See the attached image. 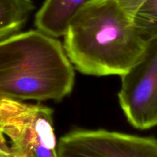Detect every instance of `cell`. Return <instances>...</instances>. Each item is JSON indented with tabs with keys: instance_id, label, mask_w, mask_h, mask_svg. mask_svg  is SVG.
I'll list each match as a JSON object with an SVG mask.
<instances>
[{
	"instance_id": "3957f363",
	"label": "cell",
	"mask_w": 157,
	"mask_h": 157,
	"mask_svg": "<svg viewBox=\"0 0 157 157\" xmlns=\"http://www.w3.org/2000/svg\"><path fill=\"white\" fill-rule=\"evenodd\" d=\"M53 110L0 100V148L11 157H58Z\"/></svg>"
},
{
	"instance_id": "52a82bcc",
	"label": "cell",
	"mask_w": 157,
	"mask_h": 157,
	"mask_svg": "<svg viewBox=\"0 0 157 157\" xmlns=\"http://www.w3.org/2000/svg\"><path fill=\"white\" fill-rule=\"evenodd\" d=\"M34 9L32 0H0V41L17 33Z\"/></svg>"
},
{
	"instance_id": "ba28073f",
	"label": "cell",
	"mask_w": 157,
	"mask_h": 157,
	"mask_svg": "<svg viewBox=\"0 0 157 157\" xmlns=\"http://www.w3.org/2000/svg\"><path fill=\"white\" fill-rule=\"evenodd\" d=\"M135 28L148 41L157 38V0H144L133 15Z\"/></svg>"
},
{
	"instance_id": "8992f818",
	"label": "cell",
	"mask_w": 157,
	"mask_h": 157,
	"mask_svg": "<svg viewBox=\"0 0 157 157\" xmlns=\"http://www.w3.org/2000/svg\"><path fill=\"white\" fill-rule=\"evenodd\" d=\"M93 0H44L35 15V26L50 36H64L72 18Z\"/></svg>"
},
{
	"instance_id": "277c9868",
	"label": "cell",
	"mask_w": 157,
	"mask_h": 157,
	"mask_svg": "<svg viewBox=\"0 0 157 157\" xmlns=\"http://www.w3.org/2000/svg\"><path fill=\"white\" fill-rule=\"evenodd\" d=\"M120 105L135 128L157 126V38L147 42L139 59L121 75Z\"/></svg>"
},
{
	"instance_id": "9c48e42d",
	"label": "cell",
	"mask_w": 157,
	"mask_h": 157,
	"mask_svg": "<svg viewBox=\"0 0 157 157\" xmlns=\"http://www.w3.org/2000/svg\"><path fill=\"white\" fill-rule=\"evenodd\" d=\"M144 1V0H118L121 6L132 16Z\"/></svg>"
},
{
	"instance_id": "5b68a950",
	"label": "cell",
	"mask_w": 157,
	"mask_h": 157,
	"mask_svg": "<svg viewBox=\"0 0 157 157\" xmlns=\"http://www.w3.org/2000/svg\"><path fill=\"white\" fill-rule=\"evenodd\" d=\"M58 157H157V140L105 130H78L60 139Z\"/></svg>"
},
{
	"instance_id": "6da1fadb",
	"label": "cell",
	"mask_w": 157,
	"mask_h": 157,
	"mask_svg": "<svg viewBox=\"0 0 157 157\" xmlns=\"http://www.w3.org/2000/svg\"><path fill=\"white\" fill-rule=\"evenodd\" d=\"M64 37L74 67L94 76H121L139 59L147 42L118 0L90 2L72 18Z\"/></svg>"
},
{
	"instance_id": "7a4b0ae2",
	"label": "cell",
	"mask_w": 157,
	"mask_h": 157,
	"mask_svg": "<svg viewBox=\"0 0 157 157\" xmlns=\"http://www.w3.org/2000/svg\"><path fill=\"white\" fill-rule=\"evenodd\" d=\"M64 45L41 31L15 33L0 41V100L60 101L75 84Z\"/></svg>"
},
{
	"instance_id": "30bf717a",
	"label": "cell",
	"mask_w": 157,
	"mask_h": 157,
	"mask_svg": "<svg viewBox=\"0 0 157 157\" xmlns=\"http://www.w3.org/2000/svg\"><path fill=\"white\" fill-rule=\"evenodd\" d=\"M0 157H11L7 152L5 151L2 148H0Z\"/></svg>"
}]
</instances>
